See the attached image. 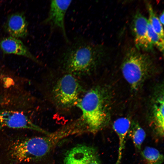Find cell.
Returning a JSON list of instances; mask_svg holds the SVG:
<instances>
[{
  "label": "cell",
  "instance_id": "cell-1",
  "mask_svg": "<svg viewBox=\"0 0 164 164\" xmlns=\"http://www.w3.org/2000/svg\"><path fill=\"white\" fill-rule=\"evenodd\" d=\"M62 52L59 61L67 73L74 75L88 74L104 56L102 46L81 38H77Z\"/></svg>",
  "mask_w": 164,
  "mask_h": 164
},
{
  "label": "cell",
  "instance_id": "cell-2",
  "mask_svg": "<svg viewBox=\"0 0 164 164\" xmlns=\"http://www.w3.org/2000/svg\"><path fill=\"white\" fill-rule=\"evenodd\" d=\"M106 100L103 90L99 87L91 88L80 98L76 106L81 115L75 122L79 128L96 133L106 126L109 120Z\"/></svg>",
  "mask_w": 164,
  "mask_h": 164
},
{
  "label": "cell",
  "instance_id": "cell-3",
  "mask_svg": "<svg viewBox=\"0 0 164 164\" xmlns=\"http://www.w3.org/2000/svg\"><path fill=\"white\" fill-rule=\"evenodd\" d=\"M55 144L50 135L18 139L9 145L8 156L12 163L38 160L47 155Z\"/></svg>",
  "mask_w": 164,
  "mask_h": 164
},
{
  "label": "cell",
  "instance_id": "cell-4",
  "mask_svg": "<svg viewBox=\"0 0 164 164\" xmlns=\"http://www.w3.org/2000/svg\"><path fill=\"white\" fill-rule=\"evenodd\" d=\"M154 68L150 56L134 47L128 50L121 66L124 78L135 90L139 88Z\"/></svg>",
  "mask_w": 164,
  "mask_h": 164
},
{
  "label": "cell",
  "instance_id": "cell-5",
  "mask_svg": "<svg viewBox=\"0 0 164 164\" xmlns=\"http://www.w3.org/2000/svg\"><path fill=\"white\" fill-rule=\"evenodd\" d=\"M82 88L75 75L67 73L56 81L52 91V97L58 108L67 110L76 106Z\"/></svg>",
  "mask_w": 164,
  "mask_h": 164
},
{
  "label": "cell",
  "instance_id": "cell-6",
  "mask_svg": "<svg viewBox=\"0 0 164 164\" xmlns=\"http://www.w3.org/2000/svg\"><path fill=\"white\" fill-rule=\"evenodd\" d=\"M71 0H51L47 17L43 23L50 27V31L58 30L62 34L67 43H70L68 38L65 26L67 12L71 3Z\"/></svg>",
  "mask_w": 164,
  "mask_h": 164
},
{
  "label": "cell",
  "instance_id": "cell-7",
  "mask_svg": "<svg viewBox=\"0 0 164 164\" xmlns=\"http://www.w3.org/2000/svg\"><path fill=\"white\" fill-rule=\"evenodd\" d=\"M5 128L30 129L46 133L23 113L6 109L0 110V129Z\"/></svg>",
  "mask_w": 164,
  "mask_h": 164
},
{
  "label": "cell",
  "instance_id": "cell-8",
  "mask_svg": "<svg viewBox=\"0 0 164 164\" xmlns=\"http://www.w3.org/2000/svg\"><path fill=\"white\" fill-rule=\"evenodd\" d=\"M63 164H101L98 151L93 146L80 144L66 153Z\"/></svg>",
  "mask_w": 164,
  "mask_h": 164
},
{
  "label": "cell",
  "instance_id": "cell-9",
  "mask_svg": "<svg viewBox=\"0 0 164 164\" xmlns=\"http://www.w3.org/2000/svg\"><path fill=\"white\" fill-rule=\"evenodd\" d=\"M148 20L139 11L135 14L132 23L136 48L139 50L151 51L153 46L148 34Z\"/></svg>",
  "mask_w": 164,
  "mask_h": 164
},
{
  "label": "cell",
  "instance_id": "cell-10",
  "mask_svg": "<svg viewBox=\"0 0 164 164\" xmlns=\"http://www.w3.org/2000/svg\"><path fill=\"white\" fill-rule=\"evenodd\" d=\"M4 28L10 36L16 38H25L28 34V23L23 13L16 12L9 15Z\"/></svg>",
  "mask_w": 164,
  "mask_h": 164
},
{
  "label": "cell",
  "instance_id": "cell-11",
  "mask_svg": "<svg viewBox=\"0 0 164 164\" xmlns=\"http://www.w3.org/2000/svg\"><path fill=\"white\" fill-rule=\"evenodd\" d=\"M0 48L4 54L24 56L38 63H40L19 39L10 36L0 39Z\"/></svg>",
  "mask_w": 164,
  "mask_h": 164
},
{
  "label": "cell",
  "instance_id": "cell-12",
  "mask_svg": "<svg viewBox=\"0 0 164 164\" xmlns=\"http://www.w3.org/2000/svg\"><path fill=\"white\" fill-rule=\"evenodd\" d=\"M131 124L130 120L126 117L118 118L113 123V129L117 134L119 140L118 157L116 164H119L120 163L126 138Z\"/></svg>",
  "mask_w": 164,
  "mask_h": 164
},
{
  "label": "cell",
  "instance_id": "cell-13",
  "mask_svg": "<svg viewBox=\"0 0 164 164\" xmlns=\"http://www.w3.org/2000/svg\"><path fill=\"white\" fill-rule=\"evenodd\" d=\"M155 100L152 109L153 123L157 134L159 136L163 137L164 131L163 96H159Z\"/></svg>",
  "mask_w": 164,
  "mask_h": 164
},
{
  "label": "cell",
  "instance_id": "cell-14",
  "mask_svg": "<svg viewBox=\"0 0 164 164\" xmlns=\"http://www.w3.org/2000/svg\"><path fill=\"white\" fill-rule=\"evenodd\" d=\"M141 152L145 164H162L163 162V155L154 147L146 146Z\"/></svg>",
  "mask_w": 164,
  "mask_h": 164
},
{
  "label": "cell",
  "instance_id": "cell-15",
  "mask_svg": "<svg viewBox=\"0 0 164 164\" xmlns=\"http://www.w3.org/2000/svg\"><path fill=\"white\" fill-rule=\"evenodd\" d=\"M128 134L136 149L141 151V146L146 136L145 130L138 123H131Z\"/></svg>",
  "mask_w": 164,
  "mask_h": 164
},
{
  "label": "cell",
  "instance_id": "cell-16",
  "mask_svg": "<svg viewBox=\"0 0 164 164\" xmlns=\"http://www.w3.org/2000/svg\"><path fill=\"white\" fill-rule=\"evenodd\" d=\"M147 7L149 14L148 21L154 31L162 39H164L163 26L155 14L152 5L147 3Z\"/></svg>",
  "mask_w": 164,
  "mask_h": 164
},
{
  "label": "cell",
  "instance_id": "cell-17",
  "mask_svg": "<svg viewBox=\"0 0 164 164\" xmlns=\"http://www.w3.org/2000/svg\"><path fill=\"white\" fill-rule=\"evenodd\" d=\"M148 34L152 44L161 52L164 50V39L162 38L153 30L148 21Z\"/></svg>",
  "mask_w": 164,
  "mask_h": 164
},
{
  "label": "cell",
  "instance_id": "cell-18",
  "mask_svg": "<svg viewBox=\"0 0 164 164\" xmlns=\"http://www.w3.org/2000/svg\"><path fill=\"white\" fill-rule=\"evenodd\" d=\"M164 12L163 11L158 18L162 26L164 25Z\"/></svg>",
  "mask_w": 164,
  "mask_h": 164
},
{
  "label": "cell",
  "instance_id": "cell-19",
  "mask_svg": "<svg viewBox=\"0 0 164 164\" xmlns=\"http://www.w3.org/2000/svg\"><path fill=\"white\" fill-rule=\"evenodd\" d=\"M5 75L2 72V69L0 67V78L1 79H2L4 81L5 80V79L6 78L5 77Z\"/></svg>",
  "mask_w": 164,
  "mask_h": 164
},
{
  "label": "cell",
  "instance_id": "cell-20",
  "mask_svg": "<svg viewBox=\"0 0 164 164\" xmlns=\"http://www.w3.org/2000/svg\"><path fill=\"white\" fill-rule=\"evenodd\" d=\"M2 99V97L0 96V101H1Z\"/></svg>",
  "mask_w": 164,
  "mask_h": 164
}]
</instances>
